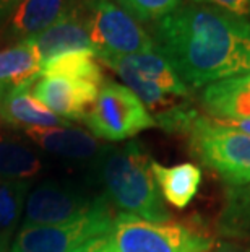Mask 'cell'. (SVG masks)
Returning <instances> with one entry per match:
<instances>
[{"mask_svg":"<svg viewBox=\"0 0 250 252\" xmlns=\"http://www.w3.org/2000/svg\"><path fill=\"white\" fill-rule=\"evenodd\" d=\"M33 85L10 88L0 99V121L5 126L15 128H34V127H62L72 122L54 114L31 93Z\"/></svg>","mask_w":250,"mask_h":252,"instance_id":"obj_14","label":"cell"},{"mask_svg":"<svg viewBox=\"0 0 250 252\" xmlns=\"http://www.w3.org/2000/svg\"><path fill=\"white\" fill-rule=\"evenodd\" d=\"M5 91H7V90H5V88H2V87H0V99H2V96H3V93H5Z\"/></svg>","mask_w":250,"mask_h":252,"instance_id":"obj_28","label":"cell"},{"mask_svg":"<svg viewBox=\"0 0 250 252\" xmlns=\"http://www.w3.org/2000/svg\"><path fill=\"white\" fill-rule=\"evenodd\" d=\"M29 181L0 179V252H10L13 236L25 212Z\"/></svg>","mask_w":250,"mask_h":252,"instance_id":"obj_20","label":"cell"},{"mask_svg":"<svg viewBox=\"0 0 250 252\" xmlns=\"http://www.w3.org/2000/svg\"><path fill=\"white\" fill-rule=\"evenodd\" d=\"M29 41L38 49L42 63L57 56L67 54V52H93L86 26L83 23L82 13L78 8V0L73 3L70 12L63 15L60 20L51 25L42 33L29 37Z\"/></svg>","mask_w":250,"mask_h":252,"instance_id":"obj_13","label":"cell"},{"mask_svg":"<svg viewBox=\"0 0 250 252\" xmlns=\"http://www.w3.org/2000/svg\"><path fill=\"white\" fill-rule=\"evenodd\" d=\"M120 7L127 10L137 21H158L180 5V0H119Z\"/></svg>","mask_w":250,"mask_h":252,"instance_id":"obj_22","label":"cell"},{"mask_svg":"<svg viewBox=\"0 0 250 252\" xmlns=\"http://www.w3.org/2000/svg\"><path fill=\"white\" fill-rule=\"evenodd\" d=\"M101 63L114 70L125 87L143 101L154 114L172 108V96L189 94V87L163 54L154 49L143 54L106 59Z\"/></svg>","mask_w":250,"mask_h":252,"instance_id":"obj_5","label":"cell"},{"mask_svg":"<svg viewBox=\"0 0 250 252\" xmlns=\"http://www.w3.org/2000/svg\"><path fill=\"white\" fill-rule=\"evenodd\" d=\"M112 252H206L211 239L177 223H151L119 213L109 231Z\"/></svg>","mask_w":250,"mask_h":252,"instance_id":"obj_6","label":"cell"},{"mask_svg":"<svg viewBox=\"0 0 250 252\" xmlns=\"http://www.w3.org/2000/svg\"><path fill=\"white\" fill-rule=\"evenodd\" d=\"M77 0H23L0 26V44H17L42 33L70 12Z\"/></svg>","mask_w":250,"mask_h":252,"instance_id":"obj_11","label":"cell"},{"mask_svg":"<svg viewBox=\"0 0 250 252\" xmlns=\"http://www.w3.org/2000/svg\"><path fill=\"white\" fill-rule=\"evenodd\" d=\"M26 138L52 157L68 161H89L104 152L96 137L78 127H34L25 130Z\"/></svg>","mask_w":250,"mask_h":252,"instance_id":"obj_12","label":"cell"},{"mask_svg":"<svg viewBox=\"0 0 250 252\" xmlns=\"http://www.w3.org/2000/svg\"><path fill=\"white\" fill-rule=\"evenodd\" d=\"M218 231L224 238L250 244V182L236 187L227 186L218 217Z\"/></svg>","mask_w":250,"mask_h":252,"instance_id":"obj_19","label":"cell"},{"mask_svg":"<svg viewBox=\"0 0 250 252\" xmlns=\"http://www.w3.org/2000/svg\"><path fill=\"white\" fill-rule=\"evenodd\" d=\"M70 252H112L109 233L103 234V236H98V238H94V239H89Z\"/></svg>","mask_w":250,"mask_h":252,"instance_id":"obj_24","label":"cell"},{"mask_svg":"<svg viewBox=\"0 0 250 252\" xmlns=\"http://www.w3.org/2000/svg\"><path fill=\"white\" fill-rule=\"evenodd\" d=\"M151 169L164 200L175 208H185L198 192L201 171L195 163H182L167 168L151 161Z\"/></svg>","mask_w":250,"mask_h":252,"instance_id":"obj_18","label":"cell"},{"mask_svg":"<svg viewBox=\"0 0 250 252\" xmlns=\"http://www.w3.org/2000/svg\"><path fill=\"white\" fill-rule=\"evenodd\" d=\"M210 252H250V248H244V246L232 244V243H221Z\"/></svg>","mask_w":250,"mask_h":252,"instance_id":"obj_27","label":"cell"},{"mask_svg":"<svg viewBox=\"0 0 250 252\" xmlns=\"http://www.w3.org/2000/svg\"><path fill=\"white\" fill-rule=\"evenodd\" d=\"M101 197H89L68 182L44 181L29 189L23 212V226H56L86 215Z\"/></svg>","mask_w":250,"mask_h":252,"instance_id":"obj_9","label":"cell"},{"mask_svg":"<svg viewBox=\"0 0 250 252\" xmlns=\"http://www.w3.org/2000/svg\"><path fill=\"white\" fill-rule=\"evenodd\" d=\"M41 77H67L103 87L104 77L93 52H67L42 63Z\"/></svg>","mask_w":250,"mask_h":252,"instance_id":"obj_21","label":"cell"},{"mask_svg":"<svg viewBox=\"0 0 250 252\" xmlns=\"http://www.w3.org/2000/svg\"><path fill=\"white\" fill-rule=\"evenodd\" d=\"M195 3H205V5H215L222 10H227L231 13L247 17L250 15V0H189Z\"/></svg>","mask_w":250,"mask_h":252,"instance_id":"obj_23","label":"cell"},{"mask_svg":"<svg viewBox=\"0 0 250 252\" xmlns=\"http://www.w3.org/2000/svg\"><path fill=\"white\" fill-rule=\"evenodd\" d=\"M101 87L67 77H41L33 85V94L62 119H84L99 94Z\"/></svg>","mask_w":250,"mask_h":252,"instance_id":"obj_10","label":"cell"},{"mask_svg":"<svg viewBox=\"0 0 250 252\" xmlns=\"http://www.w3.org/2000/svg\"><path fill=\"white\" fill-rule=\"evenodd\" d=\"M42 59L29 39L0 49V87L5 90L34 85L41 78Z\"/></svg>","mask_w":250,"mask_h":252,"instance_id":"obj_16","label":"cell"},{"mask_svg":"<svg viewBox=\"0 0 250 252\" xmlns=\"http://www.w3.org/2000/svg\"><path fill=\"white\" fill-rule=\"evenodd\" d=\"M201 104L213 119L250 117V73L205 87Z\"/></svg>","mask_w":250,"mask_h":252,"instance_id":"obj_15","label":"cell"},{"mask_svg":"<svg viewBox=\"0 0 250 252\" xmlns=\"http://www.w3.org/2000/svg\"><path fill=\"white\" fill-rule=\"evenodd\" d=\"M213 121L221 126H224V127H229L232 130H237V132L246 133V135H250V117H247V119H213Z\"/></svg>","mask_w":250,"mask_h":252,"instance_id":"obj_25","label":"cell"},{"mask_svg":"<svg viewBox=\"0 0 250 252\" xmlns=\"http://www.w3.org/2000/svg\"><path fill=\"white\" fill-rule=\"evenodd\" d=\"M201 163L211 168L227 186L250 182V135L196 114L185 132Z\"/></svg>","mask_w":250,"mask_h":252,"instance_id":"obj_4","label":"cell"},{"mask_svg":"<svg viewBox=\"0 0 250 252\" xmlns=\"http://www.w3.org/2000/svg\"><path fill=\"white\" fill-rule=\"evenodd\" d=\"M78 8L96 61L154 51L151 34L120 5L111 0H78Z\"/></svg>","mask_w":250,"mask_h":252,"instance_id":"obj_3","label":"cell"},{"mask_svg":"<svg viewBox=\"0 0 250 252\" xmlns=\"http://www.w3.org/2000/svg\"><path fill=\"white\" fill-rule=\"evenodd\" d=\"M109 200L101 197L86 215L56 226L21 228L10 252H70L89 239L108 234L112 228Z\"/></svg>","mask_w":250,"mask_h":252,"instance_id":"obj_8","label":"cell"},{"mask_svg":"<svg viewBox=\"0 0 250 252\" xmlns=\"http://www.w3.org/2000/svg\"><path fill=\"white\" fill-rule=\"evenodd\" d=\"M151 37L187 87L250 73V21L215 5L180 3L154 21Z\"/></svg>","mask_w":250,"mask_h":252,"instance_id":"obj_1","label":"cell"},{"mask_svg":"<svg viewBox=\"0 0 250 252\" xmlns=\"http://www.w3.org/2000/svg\"><path fill=\"white\" fill-rule=\"evenodd\" d=\"M41 171V155L25 138L0 128V179L29 181Z\"/></svg>","mask_w":250,"mask_h":252,"instance_id":"obj_17","label":"cell"},{"mask_svg":"<svg viewBox=\"0 0 250 252\" xmlns=\"http://www.w3.org/2000/svg\"><path fill=\"white\" fill-rule=\"evenodd\" d=\"M21 2H23V0H0V26L8 20L10 15L13 13V10L17 8Z\"/></svg>","mask_w":250,"mask_h":252,"instance_id":"obj_26","label":"cell"},{"mask_svg":"<svg viewBox=\"0 0 250 252\" xmlns=\"http://www.w3.org/2000/svg\"><path fill=\"white\" fill-rule=\"evenodd\" d=\"M98 166L106 198L122 213L151 223H169L171 217L154 179L151 159L140 143L104 147Z\"/></svg>","mask_w":250,"mask_h":252,"instance_id":"obj_2","label":"cell"},{"mask_svg":"<svg viewBox=\"0 0 250 252\" xmlns=\"http://www.w3.org/2000/svg\"><path fill=\"white\" fill-rule=\"evenodd\" d=\"M93 137L109 142H122L146 128L156 127V121L132 90L125 85L104 80L99 94L83 119Z\"/></svg>","mask_w":250,"mask_h":252,"instance_id":"obj_7","label":"cell"}]
</instances>
